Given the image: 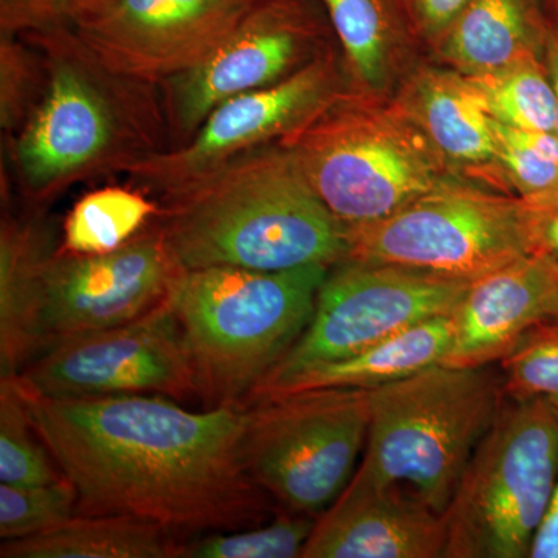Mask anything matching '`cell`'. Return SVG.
<instances>
[{
    "label": "cell",
    "mask_w": 558,
    "mask_h": 558,
    "mask_svg": "<svg viewBox=\"0 0 558 558\" xmlns=\"http://www.w3.org/2000/svg\"><path fill=\"white\" fill-rule=\"evenodd\" d=\"M22 396L81 515L135 517L180 534L253 526L269 512V495L245 469L248 407Z\"/></svg>",
    "instance_id": "1"
},
{
    "label": "cell",
    "mask_w": 558,
    "mask_h": 558,
    "mask_svg": "<svg viewBox=\"0 0 558 558\" xmlns=\"http://www.w3.org/2000/svg\"><path fill=\"white\" fill-rule=\"evenodd\" d=\"M165 196L157 230L179 270L277 271L347 259V227L279 145L238 157Z\"/></svg>",
    "instance_id": "2"
},
{
    "label": "cell",
    "mask_w": 558,
    "mask_h": 558,
    "mask_svg": "<svg viewBox=\"0 0 558 558\" xmlns=\"http://www.w3.org/2000/svg\"><path fill=\"white\" fill-rule=\"evenodd\" d=\"M330 267L180 270L168 303L189 348L199 396L241 405L299 340Z\"/></svg>",
    "instance_id": "3"
},
{
    "label": "cell",
    "mask_w": 558,
    "mask_h": 558,
    "mask_svg": "<svg viewBox=\"0 0 558 558\" xmlns=\"http://www.w3.org/2000/svg\"><path fill=\"white\" fill-rule=\"evenodd\" d=\"M278 145L344 227L387 218L450 179L398 101L376 92H336Z\"/></svg>",
    "instance_id": "4"
},
{
    "label": "cell",
    "mask_w": 558,
    "mask_h": 558,
    "mask_svg": "<svg viewBox=\"0 0 558 558\" xmlns=\"http://www.w3.org/2000/svg\"><path fill=\"white\" fill-rule=\"evenodd\" d=\"M368 440L360 468L405 484L446 512L506 396L499 371L438 365L369 389Z\"/></svg>",
    "instance_id": "5"
},
{
    "label": "cell",
    "mask_w": 558,
    "mask_h": 558,
    "mask_svg": "<svg viewBox=\"0 0 558 558\" xmlns=\"http://www.w3.org/2000/svg\"><path fill=\"white\" fill-rule=\"evenodd\" d=\"M558 484V410L506 399L444 520V558H531Z\"/></svg>",
    "instance_id": "6"
},
{
    "label": "cell",
    "mask_w": 558,
    "mask_h": 558,
    "mask_svg": "<svg viewBox=\"0 0 558 558\" xmlns=\"http://www.w3.org/2000/svg\"><path fill=\"white\" fill-rule=\"evenodd\" d=\"M369 391L325 388L255 400L244 461L278 509L318 519L357 470L368 440Z\"/></svg>",
    "instance_id": "7"
},
{
    "label": "cell",
    "mask_w": 558,
    "mask_h": 558,
    "mask_svg": "<svg viewBox=\"0 0 558 558\" xmlns=\"http://www.w3.org/2000/svg\"><path fill=\"white\" fill-rule=\"evenodd\" d=\"M347 240V259L468 281L531 253L519 196L453 179Z\"/></svg>",
    "instance_id": "8"
},
{
    "label": "cell",
    "mask_w": 558,
    "mask_h": 558,
    "mask_svg": "<svg viewBox=\"0 0 558 558\" xmlns=\"http://www.w3.org/2000/svg\"><path fill=\"white\" fill-rule=\"evenodd\" d=\"M468 279L344 259L330 267L306 329L253 392L252 402L301 373L352 357L427 319L453 314Z\"/></svg>",
    "instance_id": "9"
},
{
    "label": "cell",
    "mask_w": 558,
    "mask_h": 558,
    "mask_svg": "<svg viewBox=\"0 0 558 558\" xmlns=\"http://www.w3.org/2000/svg\"><path fill=\"white\" fill-rule=\"evenodd\" d=\"M14 379L33 398L199 396L189 348L168 300L124 325L53 344Z\"/></svg>",
    "instance_id": "10"
},
{
    "label": "cell",
    "mask_w": 558,
    "mask_h": 558,
    "mask_svg": "<svg viewBox=\"0 0 558 558\" xmlns=\"http://www.w3.org/2000/svg\"><path fill=\"white\" fill-rule=\"evenodd\" d=\"M259 0H116L69 33L112 76L168 81L202 64Z\"/></svg>",
    "instance_id": "11"
},
{
    "label": "cell",
    "mask_w": 558,
    "mask_h": 558,
    "mask_svg": "<svg viewBox=\"0 0 558 558\" xmlns=\"http://www.w3.org/2000/svg\"><path fill=\"white\" fill-rule=\"evenodd\" d=\"M179 271L157 229L101 255L58 250L44 279L39 354L61 341L116 328L156 310L168 300Z\"/></svg>",
    "instance_id": "12"
},
{
    "label": "cell",
    "mask_w": 558,
    "mask_h": 558,
    "mask_svg": "<svg viewBox=\"0 0 558 558\" xmlns=\"http://www.w3.org/2000/svg\"><path fill=\"white\" fill-rule=\"evenodd\" d=\"M326 20L319 0H259L207 60L167 81L175 126L196 132L220 102L295 72Z\"/></svg>",
    "instance_id": "13"
},
{
    "label": "cell",
    "mask_w": 558,
    "mask_h": 558,
    "mask_svg": "<svg viewBox=\"0 0 558 558\" xmlns=\"http://www.w3.org/2000/svg\"><path fill=\"white\" fill-rule=\"evenodd\" d=\"M333 83L328 58H314L270 86L220 102L182 148L131 161L126 170L140 182L171 193L269 140L284 137L336 94Z\"/></svg>",
    "instance_id": "14"
},
{
    "label": "cell",
    "mask_w": 558,
    "mask_h": 558,
    "mask_svg": "<svg viewBox=\"0 0 558 558\" xmlns=\"http://www.w3.org/2000/svg\"><path fill=\"white\" fill-rule=\"evenodd\" d=\"M442 513L405 484L357 468L340 497L315 521L300 558H444Z\"/></svg>",
    "instance_id": "15"
},
{
    "label": "cell",
    "mask_w": 558,
    "mask_h": 558,
    "mask_svg": "<svg viewBox=\"0 0 558 558\" xmlns=\"http://www.w3.org/2000/svg\"><path fill=\"white\" fill-rule=\"evenodd\" d=\"M558 296V260L527 253L473 279L451 314L442 365L483 368L501 362L524 333L548 318Z\"/></svg>",
    "instance_id": "16"
},
{
    "label": "cell",
    "mask_w": 558,
    "mask_h": 558,
    "mask_svg": "<svg viewBox=\"0 0 558 558\" xmlns=\"http://www.w3.org/2000/svg\"><path fill=\"white\" fill-rule=\"evenodd\" d=\"M112 106L76 61H54L43 105L17 142L28 189L44 193L95 163L116 137Z\"/></svg>",
    "instance_id": "17"
},
{
    "label": "cell",
    "mask_w": 558,
    "mask_h": 558,
    "mask_svg": "<svg viewBox=\"0 0 558 558\" xmlns=\"http://www.w3.org/2000/svg\"><path fill=\"white\" fill-rule=\"evenodd\" d=\"M395 100L449 167L492 175L494 124L468 76L454 69H422Z\"/></svg>",
    "instance_id": "18"
},
{
    "label": "cell",
    "mask_w": 558,
    "mask_h": 558,
    "mask_svg": "<svg viewBox=\"0 0 558 558\" xmlns=\"http://www.w3.org/2000/svg\"><path fill=\"white\" fill-rule=\"evenodd\" d=\"M548 11V0H469L435 49L468 76L543 57L554 22Z\"/></svg>",
    "instance_id": "19"
},
{
    "label": "cell",
    "mask_w": 558,
    "mask_h": 558,
    "mask_svg": "<svg viewBox=\"0 0 558 558\" xmlns=\"http://www.w3.org/2000/svg\"><path fill=\"white\" fill-rule=\"evenodd\" d=\"M44 223L7 220L0 231V379H14L39 354L44 279L57 255Z\"/></svg>",
    "instance_id": "20"
},
{
    "label": "cell",
    "mask_w": 558,
    "mask_h": 558,
    "mask_svg": "<svg viewBox=\"0 0 558 558\" xmlns=\"http://www.w3.org/2000/svg\"><path fill=\"white\" fill-rule=\"evenodd\" d=\"M451 315L427 319L352 357L301 373L267 398L310 389L349 388L369 391L384 387L442 363L451 347Z\"/></svg>",
    "instance_id": "21"
},
{
    "label": "cell",
    "mask_w": 558,
    "mask_h": 558,
    "mask_svg": "<svg viewBox=\"0 0 558 558\" xmlns=\"http://www.w3.org/2000/svg\"><path fill=\"white\" fill-rule=\"evenodd\" d=\"M159 524L128 515H81L43 534L3 539L2 558H179L182 543Z\"/></svg>",
    "instance_id": "22"
},
{
    "label": "cell",
    "mask_w": 558,
    "mask_h": 558,
    "mask_svg": "<svg viewBox=\"0 0 558 558\" xmlns=\"http://www.w3.org/2000/svg\"><path fill=\"white\" fill-rule=\"evenodd\" d=\"M339 38L352 75L363 90L377 92L387 80L389 54L407 31L392 0H319Z\"/></svg>",
    "instance_id": "23"
},
{
    "label": "cell",
    "mask_w": 558,
    "mask_h": 558,
    "mask_svg": "<svg viewBox=\"0 0 558 558\" xmlns=\"http://www.w3.org/2000/svg\"><path fill=\"white\" fill-rule=\"evenodd\" d=\"M468 78L480 90L492 119L519 130L556 132V90L543 57L524 58Z\"/></svg>",
    "instance_id": "24"
},
{
    "label": "cell",
    "mask_w": 558,
    "mask_h": 558,
    "mask_svg": "<svg viewBox=\"0 0 558 558\" xmlns=\"http://www.w3.org/2000/svg\"><path fill=\"white\" fill-rule=\"evenodd\" d=\"M160 209L137 193L105 189L83 197L64 226L62 252L101 255L123 247Z\"/></svg>",
    "instance_id": "25"
},
{
    "label": "cell",
    "mask_w": 558,
    "mask_h": 558,
    "mask_svg": "<svg viewBox=\"0 0 558 558\" xmlns=\"http://www.w3.org/2000/svg\"><path fill=\"white\" fill-rule=\"evenodd\" d=\"M64 478L33 427L27 403L14 379H0V483L43 486Z\"/></svg>",
    "instance_id": "26"
},
{
    "label": "cell",
    "mask_w": 558,
    "mask_h": 558,
    "mask_svg": "<svg viewBox=\"0 0 558 558\" xmlns=\"http://www.w3.org/2000/svg\"><path fill=\"white\" fill-rule=\"evenodd\" d=\"M492 124L497 145L492 179H499V186H508L519 197L539 196L558 189L556 132L519 130L494 119Z\"/></svg>",
    "instance_id": "27"
},
{
    "label": "cell",
    "mask_w": 558,
    "mask_h": 558,
    "mask_svg": "<svg viewBox=\"0 0 558 558\" xmlns=\"http://www.w3.org/2000/svg\"><path fill=\"white\" fill-rule=\"evenodd\" d=\"M315 521L314 517L278 509L275 519L264 526L213 532L183 543L179 558H299Z\"/></svg>",
    "instance_id": "28"
},
{
    "label": "cell",
    "mask_w": 558,
    "mask_h": 558,
    "mask_svg": "<svg viewBox=\"0 0 558 558\" xmlns=\"http://www.w3.org/2000/svg\"><path fill=\"white\" fill-rule=\"evenodd\" d=\"M499 365L506 399L542 400L558 410V322L543 319Z\"/></svg>",
    "instance_id": "29"
},
{
    "label": "cell",
    "mask_w": 558,
    "mask_h": 558,
    "mask_svg": "<svg viewBox=\"0 0 558 558\" xmlns=\"http://www.w3.org/2000/svg\"><path fill=\"white\" fill-rule=\"evenodd\" d=\"M78 495L68 478L43 486L0 484V538L43 534L76 515Z\"/></svg>",
    "instance_id": "30"
},
{
    "label": "cell",
    "mask_w": 558,
    "mask_h": 558,
    "mask_svg": "<svg viewBox=\"0 0 558 558\" xmlns=\"http://www.w3.org/2000/svg\"><path fill=\"white\" fill-rule=\"evenodd\" d=\"M72 16V0H0V28L7 36L69 27Z\"/></svg>",
    "instance_id": "31"
},
{
    "label": "cell",
    "mask_w": 558,
    "mask_h": 558,
    "mask_svg": "<svg viewBox=\"0 0 558 558\" xmlns=\"http://www.w3.org/2000/svg\"><path fill=\"white\" fill-rule=\"evenodd\" d=\"M411 35L433 47L449 31L469 0H392Z\"/></svg>",
    "instance_id": "32"
},
{
    "label": "cell",
    "mask_w": 558,
    "mask_h": 558,
    "mask_svg": "<svg viewBox=\"0 0 558 558\" xmlns=\"http://www.w3.org/2000/svg\"><path fill=\"white\" fill-rule=\"evenodd\" d=\"M520 201L529 252L558 260V189Z\"/></svg>",
    "instance_id": "33"
},
{
    "label": "cell",
    "mask_w": 558,
    "mask_h": 558,
    "mask_svg": "<svg viewBox=\"0 0 558 558\" xmlns=\"http://www.w3.org/2000/svg\"><path fill=\"white\" fill-rule=\"evenodd\" d=\"M531 558H558V484L548 513L532 546Z\"/></svg>",
    "instance_id": "34"
},
{
    "label": "cell",
    "mask_w": 558,
    "mask_h": 558,
    "mask_svg": "<svg viewBox=\"0 0 558 558\" xmlns=\"http://www.w3.org/2000/svg\"><path fill=\"white\" fill-rule=\"evenodd\" d=\"M543 61L553 81L554 90L557 98V123L556 134L558 135V22L554 20L550 27L548 39H546L545 51H543Z\"/></svg>",
    "instance_id": "35"
},
{
    "label": "cell",
    "mask_w": 558,
    "mask_h": 558,
    "mask_svg": "<svg viewBox=\"0 0 558 558\" xmlns=\"http://www.w3.org/2000/svg\"><path fill=\"white\" fill-rule=\"evenodd\" d=\"M116 0H72L73 16L72 22L78 17L94 16L109 9Z\"/></svg>",
    "instance_id": "36"
},
{
    "label": "cell",
    "mask_w": 558,
    "mask_h": 558,
    "mask_svg": "<svg viewBox=\"0 0 558 558\" xmlns=\"http://www.w3.org/2000/svg\"><path fill=\"white\" fill-rule=\"evenodd\" d=\"M550 16L558 22V0H548Z\"/></svg>",
    "instance_id": "37"
},
{
    "label": "cell",
    "mask_w": 558,
    "mask_h": 558,
    "mask_svg": "<svg viewBox=\"0 0 558 558\" xmlns=\"http://www.w3.org/2000/svg\"><path fill=\"white\" fill-rule=\"evenodd\" d=\"M548 318L557 319V322H558V296H557L556 301H554L553 306H550Z\"/></svg>",
    "instance_id": "38"
}]
</instances>
